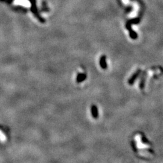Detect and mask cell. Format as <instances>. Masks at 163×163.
<instances>
[{
    "mask_svg": "<svg viewBox=\"0 0 163 163\" xmlns=\"http://www.w3.org/2000/svg\"><path fill=\"white\" fill-rule=\"evenodd\" d=\"M7 140V137L2 131L0 130V141L5 142Z\"/></svg>",
    "mask_w": 163,
    "mask_h": 163,
    "instance_id": "obj_1",
    "label": "cell"
},
{
    "mask_svg": "<svg viewBox=\"0 0 163 163\" xmlns=\"http://www.w3.org/2000/svg\"><path fill=\"white\" fill-rule=\"evenodd\" d=\"M100 65L102 68H105L106 67V61H105V57H102L101 59V61H100Z\"/></svg>",
    "mask_w": 163,
    "mask_h": 163,
    "instance_id": "obj_2",
    "label": "cell"
},
{
    "mask_svg": "<svg viewBox=\"0 0 163 163\" xmlns=\"http://www.w3.org/2000/svg\"><path fill=\"white\" fill-rule=\"evenodd\" d=\"M83 79H84V75L81 74V76H79V77H78V80H83Z\"/></svg>",
    "mask_w": 163,
    "mask_h": 163,
    "instance_id": "obj_3",
    "label": "cell"
}]
</instances>
